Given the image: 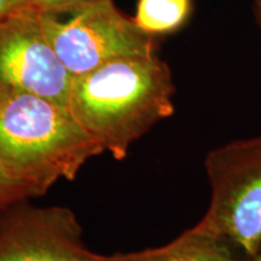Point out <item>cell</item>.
<instances>
[{"mask_svg": "<svg viewBox=\"0 0 261 261\" xmlns=\"http://www.w3.org/2000/svg\"><path fill=\"white\" fill-rule=\"evenodd\" d=\"M254 12H255L257 22L261 25V0H254Z\"/></svg>", "mask_w": 261, "mask_h": 261, "instance_id": "12", "label": "cell"}, {"mask_svg": "<svg viewBox=\"0 0 261 261\" xmlns=\"http://www.w3.org/2000/svg\"><path fill=\"white\" fill-rule=\"evenodd\" d=\"M73 75L51 46L34 6L0 22V85L68 107Z\"/></svg>", "mask_w": 261, "mask_h": 261, "instance_id": "5", "label": "cell"}, {"mask_svg": "<svg viewBox=\"0 0 261 261\" xmlns=\"http://www.w3.org/2000/svg\"><path fill=\"white\" fill-rule=\"evenodd\" d=\"M205 171L211 202L197 225L256 255L261 248V137L214 149L205 159Z\"/></svg>", "mask_w": 261, "mask_h": 261, "instance_id": "3", "label": "cell"}, {"mask_svg": "<svg viewBox=\"0 0 261 261\" xmlns=\"http://www.w3.org/2000/svg\"><path fill=\"white\" fill-rule=\"evenodd\" d=\"M110 261H237L226 240L195 225L166 246L142 252L114 254Z\"/></svg>", "mask_w": 261, "mask_h": 261, "instance_id": "7", "label": "cell"}, {"mask_svg": "<svg viewBox=\"0 0 261 261\" xmlns=\"http://www.w3.org/2000/svg\"><path fill=\"white\" fill-rule=\"evenodd\" d=\"M34 0H0V22L33 6Z\"/></svg>", "mask_w": 261, "mask_h": 261, "instance_id": "11", "label": "cell"}, {"mask_svg": "<svg viewBox=\"0 0 261 261\" xmlns=\"http://www.w3.org/2000/svg\"><path fill=\"white\" fill-rule=\"evenodd\" d=\"M93 2H97V0H34L33 6L41 12L62 14V12H68L75 8Z\"/></svg>", "mask_w": 261, "mask_h": 261, "instance_id": "10", "label": "cell"}, {"mask_svg": "<svg viewBox=\"0 0 261 261\" xmlns=\"http://www.w3.org/2000/svg\"><path fill=\"white\" fill-rule=\"evenodd\" d=\"M25 201L0 210V261H110V255L87 249L69 208Z\"/></svg>", "mask_w": 261, "mask_h": 261, "instance_id": "6", "label": "cell"}, {"mask_svg": "<svg viewBox=\"0 0 261 261\" xmlns=\"http://www.w3.org/2000/svg\"><path fill=\"white\" fill-rule=\"evenodd\" d=\"M44 194L41 189L17 177L0 161V210Z\"/></svg>", "mask_w": 261, "mask_h": 261, "instance_id": "9", "label": "cell"}, {"mask_svg": "<svg viewBox=\"0 0 261 261\" xmlns=\"http://www.w3.org/2000/svg\"><path fill=\"white\" fill-rule=\"evenodd\" d=\"M250 261H261V248H260L259 252H257L256 255L252 256V260H250Z\"/></svg>", "mask_w": 261, "mask_h": 261, "instance_id": "13", "label": "cell"}, {"mask_svg": "<svg viewBox=\"0 0 261 261\" xmlns=\"http://www.w3.org/2000/svg\"><path fill=\"white\" fill-rule=\"evenodd\" d=\"M67 21L41 12V23L51 46L73 75L89 73L121 58L156 54L155 37L117 10L112 0L81 5Z\"/></svg>", "mask_w": 261, "mask_h": 261, "instance_id": "4", "label": "cell"}, {"mask_svg": "<svg viewBox=\"0 0 261 261\" xmlns=\"http://www.w3.org/2000/svg\"><path fill=\"white\" fill-rule=\"evenodd\" d=\"M174 85L158 55L116 60L73 77L68 108L114 159L155 123L172 116Z\"/></svg>", "mask_w": 261, "mask_h": 261, "instance_id": "1", "label": "cell"}, {"mask_svg": "<svg viewBox=\"0 0 261 261\" xmlns=\"http://www.w3.org/2000/svg\"><path fill=\"white\" fill-rule=\"evenodd\" d=\"M191 0H139L136 23L152 35L178 31L191 14Z\"/></svg>", "mask_w": 261, "mask_h": 261, "instance_id": "8", "label": "cell"}, {"mask_svg": "<svg viewBox=\"0 0 261 261\" xmlns=\"http://www.w3.org/2000/svg\"><path fill=\"white\" fill-rule=\"evenodd\" d=\"M104 152L68 107L0 85V161L46 194Z\"/></svg>", "mask_w": 261, "mask_h": 261, "instance_id": "2", "label": "cell"}]
</instances>
